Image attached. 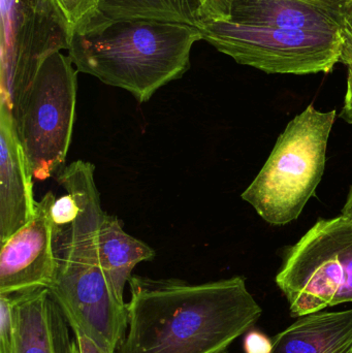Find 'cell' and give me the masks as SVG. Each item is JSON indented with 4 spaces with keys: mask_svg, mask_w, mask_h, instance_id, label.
I'll use <instances>...</instances> for the list:
<instances>
[{
    "mask_svg": "<svg viewBox=\"0 0 352 353\" xmlns=\"http://www.w3.org/2000/svg\"><path fill=\"white\" fill-rule=\"evenodd\" d=\"M99 14L111 20L149 19L198 28L204 22L198 0H101Z\"/></svg>",
    "mask_w": 352,
    "mask_h": 353,
    "instance_id": "9a60e30c",
    "label": "cell"
},
{
    "mask_svg": "<svg viewBox=\"0 0 352 353\" xmlns=\"http://www.w3.org/2000/svg\"><path fill=\"white\" fill-rule=\"evenodd\" d=\"M198 29L203 39L221 53L267 74H329L340 60V32L291 30L231 21L204 22Z\"/></svg>",
    "mask_w": 352,
    "mask_h": 353,
    "instance_id": "52a82bcc",
    "label": "cell"
},
{
    "mask_svg": "<svg viewBox=\"0 0 352 353\" xmlns=\"http://www.w3.org/2000/svg\"><path fill=\"white\" fill-rule=\"evenodd\" d=\"M65 22L70 39L99 14L101 0H52Z\"/></svg>",
    "mask_w": 352,
    "mask_h": 353,
    "instance_id": "e0dca14e",
    "label": "cell"
},
{
    "mask_svg": "<svg viewBox=\"0 0 352 353\" xmlns=\"http://www.w3.org/2000/svg\"><path fill=\"white\" fill-rule=\"evenodd\" d=\"M52 191L37 201L32 219L1 244L0 294L49 288L56 272Z\"/></svg>",
    "mask_w": 352,
    "mask_h": 353,
    "instance_id": "30bf717a",
    "label": "cell"
},
{
    "mask_svg": "<svg viewBox=\"0 0 352 353\" xmlns=\"http://www.w3.org/2000/svg\"><path fill=\"white\" fill-rule=\"evenodd\" d=\"M128 327L115 353H227L262 316L241 276L191 284L132 275Z\"/></svg>",
    "mask_w": 352,
    "mask_h": 353,
    "instance_id": "6da1fadb",
    "label": "cell"
},
{
    "mask_svg": "<svg viewBox=\"0 0 352 353\" xmlns=\"http://www.w3.org/2000/svg\"><path fill=\"white\" fill-rule=\"evenodd\" d=\"M271 353H352V308L298 317L273 338Z\"/></svg>",
    "mask_w": 352,
    "mask_h": 353,
    "instance_id": "4fadbf2b",
    "label": "cell"
},
{
    "mask_svg": "<svg viewBox=\"0 0 352 353\" xmlns=\"http://www.w3.org/2000/svg\"><path fill=\"white\" fill-rule=\"evenodd\" d=\"M349 0H235L229 21L291 30L340 32Z\"/></svg>",
    "mask_w": 352,
    "mask_h": 353,
    "instance_id": "8fae6325",
    "label": "cell"
},
{
    "mask_svg": "<svg viewBox=\"0 0 352 353\" xmlns=\"http://www.w3.org/2000/svg\"><path fill=\"white\" fill-rule=\"evenodd\" d=\"M76 74L70 56L50 54L10 113L35 180H47L64 168L76 121Z\"/></svg>",
    "mask_w": 352,
    "mask_h": 353,
    "instance_id": "5b68a950",
    "label": "cell"
},
{
    "mask_svg": "<svg viewBox=\"0 0 352 353\" xmlns=\"http://www.w3.org/2000/svg\"><path fill=\"white\" fill-rule=\"evenodd\" d=\"M342 215L346 216V217L349 218H352V184L351 189H349V195H347L345 205H343Z\"/></svg>",
    "mask_w": 352,
    "mask_h": 353,
    "instance_id": "44dd1931",
    "label": "cell"
},
{
    "mask_svg": "<svg viewBox=\"0 0 352 353\" xmlns=\"http://www.w3.org/2000/svg\"><path fill=\"white\" fill-rule=\"evenodd\" d=\"M336 110L309 105L287 124L242 199L272 225L298 219L324 176Z\"/></svg>",
    "mask_w": 352,
    "mask_h": 353,
    "instance_id": "277c9868",
    "label": "cell"
},
{
    "mask_svg": "<svg viewBox=\"0 0 352 353\" xmlns=\"http://www.w3.org/2000/svg\"><path fill=\"white\" fill-rule=\"evenodd\" d=\"M70 329L48 288L0 294V353H70Z\"/></svg>",
    "mask_w": 352,
    "mask_h": 353,
    "instance_id": "9c48e42d",
    "label": "cell"
},
{
    "mask_svg": "<svg viewBox=\"0 0 352 353\" xmlns=\"http://www.w3.org/2000/svg\"><path fill=\"white\" fill-rule=\"evenodd\" d=\"M91 163L76 161L56 175L65 194L51 207L56 272L50 294L70 329L80 330L105 353H115L128 327L126 303L112 292L99 257L105 212Z\"/></svg>",
    "mask_w": 352,
    "mask_h": 353,
    "instance_id": "7a4b0ae2",
    "label": "cell"
},
{
    "mask_svg": "<svg viewBox=\"0 0 352 353\" xmlns=\"http://www.w3.org/2000/svg\"><path fill=\"white\" fill-rule=\"evenodd\" d=\"M72 332L78 343L79 353H105L80 330H72Z\"/></svg>",
    "mask_w": 352,
    "mask_h": 353,
    "instance_id": "ffe728a7",
    "label": "cell"
},
{
    "mask_svg": "<svg viewBox=\"0 0 352 353\" xmlns=\"http://www.w3.org/2000/svg\"><path fill=\"white\" fill-rule=\"evenodd\" d=\"M204 22L229 21L235 0H198ZM203 22V23H204Z\"/></svg>",
    "mask_w": 352,
    "mask_h": 353,
    "instance_id": "ac0fdd59",
    "label": "cell"
},
{
    "mask_svg": "<svg viewBox=\"0 0 352 353\" xmlns=\"http://www.w3.org/2000/svg\"><path fill=\"white\" fill-rule=\"evenodd\" d=\"M70 353H79L78 343H76V338L74 337V341H72V348H70Z\"/></svg>",
    "mask_w": 352,
    "mask_h": 353,
    "instance_id": "7402d4cb",
    "label": "cell"
},
{
    "mask_svg": "<svg viewBox=\"0 0 352 353\" xmlns=\"http://www.w3.org/2000/svg\"><path fill=\"white\" fill-rule=\"evenodd\" d=\"M200 39V29L191 25L97 14L72 34L68 51L78 72L144 103L189 70L192 46Z\"/></svg>",
    "mask_w": 352,
    "mask_h": 353,
    "instance_id": "3957f363",
    "label": "cell"
},
{
    "mask_svg": "<svg viewBox=\"0 0 352 353\" xmlns=\"http://www.w3.org/2000/svg\"><path fill=\"white\" fill-rule=\"evenodd\" d=\"M340 37L341 55L339 62L347 68V89L339 117L347 123L352 124V0H349L343 14Z\"/></svg>",
    "mask_w": 352,
    "mask_h": 353,
    "instance_id": "2e32d148",
    "label": "cell"
},
{
    "mask_svg": "<svg viewBox=\"0 0 352 353\" xmlns=\"http://www.w3.org/2000/svg\"><path fill=\"white\" fill-rule=\"evenodd\" d=\"M1 10L0 107L10 114L43 60L68 50L70 37L52 0H2Z\"/></svg>",
    "mask_w": 352,
    "mask_h": 353,
    "instance_id": "ba28073f",
    "label": "cell"
},
{
    "mask_svg": "<svg viewBox=\"0 0 352 353\" xmlns=\"http://www.w3.org/2000/svg\"><path fill=\"white\" fill-rule=\"evenodd\" d=\"M275 282L297 319L352 304V218L318 220L285 249Z\"/></svg>",
    "mask_w": 352,
    "mask_h": 353,
    "instance_id": "8992f818",
    "label": "cell"
},
{
    "mask_svg": "<svg viewBox=\"0 0 352 353\" xmlns=\"http://www.w3.org/2000/svg\"><path fill=\"white\" fill-rule=\"evenodd\" d=\"M32 176L12 126L0 107V243L28 223L35 214Z\"/></svg>",
    "mask_w": 352,
    "mask_h": 353,
    "instance_id": "7c38bea8",
    "label": "cell"
},
{
    "mask_svg": "<svg viewBox=\"0 0 352 353\" xmlns=\"http://www.w3.org/2000/svg\"><path fill=\"white\" fill-rule=\"evenodd\" d=\"M99 257L101 269L112 292L120 302L124 290L138 263L151 261L156 256L154 249L124 230L117 216L105 213L99 230Z\"/></svg>",
    "mask_w": 352,
    "mask_h": 353,
    "instance_id": "5bb4252c",
    "label": "cell"
},
{
    "mask_svg": "<svg viewBox=\"0 0 352 353\" xmlns=\"http://www.w3.org/2000/svg\"><path fill=\"white\" fill-rule=\"evenodd\" d=\"M245 353H271L272 340L260 332H248L244 339Z\"/></svg>",
    "mask_w": 352,
    "mask_h": 353,
    "instance_id": "d6986e66",
    "label": "cell"
}]
</instances>
